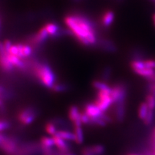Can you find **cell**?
I'll use <instances>...</instances> for the list:
<instances>
[{
    "label": "cell",
    "mask_w": 155,
    "mask_h": 155,
    "mask_svg": "<svg viewBox=\"0 0 155 155\" xmlns=\"http://www.w3.org/2000/svg\"><path fill=\"white\" fill-rule=\"evenodd\" d=\"M7 53V52L6 51L5 48L3 43L0 42V56L6 54Z\"/></svg>",
    "instance_id": "33"
},
{
    "label": "cell",
    "mask_w": 155,
    "mask_h": 155,
    "mask_svg": "<svg viewBox=\"0 0 155 155\" xmlns=\"http://www.w3.org/2000/svg\"><path fill=\"white\" fill-rule=\"evenodd\" d=\"M52 138L54 140V146L57 148V150L63 154L70 153V147L69 145H67L65 140L56 135L52 136Z\"/></svg>",
    "instance_id": "5"
},
{
    "label": "cell",
    "mask_w": 155,
    "mask_h": 155,
    "mask_svg": "<svg viewBox=\"0 0 155 155\" xmlns=\"http://www.w3.org/2000/svg\"><path fill=\"white\" fill-rule=\"evenodd\" d=\"M84 112L90 117H101L104 113L95 104H87Z\"/></svg>",
    "instance_id": "7"
},
{
    "label": "cell",
    "mask_w": 155,
    "mask_h": 155,
    "mask_svg": "<svg viewBox=\"0 0 155 155\" xmlns=\"http://www.w3.org/2000/svg\"><path fill=\"white\" fill-rule=\"evenodd\" d=\"M36 77L45 87L52 89L55 82V75L51 67L45 64H38L34 67Z\"/></svg>",
    "instance_id": "1"
},
{
    "label": "cell",
    "mask_w": 155,
    "mask_h": 155,
    "mask_svg": "<svg viewBox=\"0 0 155 155\" xmlns=\"http://www.w3.org/2000/svg\"><path fill=\"white\" fill-rule=\"evenodd\" d=\"M93 86L94 88L98 89V91H109L111 90V88L109 85L105 84V82L99 81V80H95L93 82Z\"/></svg>",
    "instance_id": "17"
},
{
    "label": "cell",
    "mask_w": 155,
    "mask_h": 155,
    "mask_svg": "<svg viewBox=\"0 0 155 155\" xmlns=\"http://www.w3.org/2000/svg\"><path fill=\"white\" fill-rule=\"evenodd\" d=\"M153 21H154V25H155V14L153 16Z\"/></svg>",
    "instance_id": "38"
},
{
    "label": "cell",
    "mask_w": 155,
    "mask_h": 155,
    "mask_svg": "<svg viewBox=\"0 0 155 155\" xmlns=\"http://www.w3.org/2000/svg\"><path fill=\"white\" fill-rule=\"evenodd\" d=\"M91 153L93 155H101L105 151V148L101 145H96L93 146L89 147Z\"/></svg>",
    "instance_id": "20"
},
{
    "label": "cell",
    "mask_w": 155,
    "mask_h": 155,
    "mask_svg": "<svg viewBox=\"0 0 155 155\" xmlns=\"http://www.w3.org/2000/svg\"><path fill=\"white\" fill-rule=\"evenodd\" d=\"M75 135V142L78 144H81L84 141V134L83 129L81 128V126H78L74 127V132Z\"/></svg>",
    "instance_id": "14"
},
{
    "label": "cell",
    "mask_w": 155,
    "mask_h": 155,
    "mask_svg": "<svg viewBox=\"0 0 155 155\" xmlns=\"http://www.w3.org/2000/svg\"><path fill=\"white\" fill-rule=\"evenodd\" d=\"M57 137H59L65 140V141H74L75 142V135L74 133H71L69 130H58L56 134H55Z\"/></svg>",
    "instance_id": "11"
},
{
    "label": "cell",
    "mask_w": 155,
    "mask_h": 155,
    "mask_svg": "<svg viewBox=\"0 0 155 155\" xmlns=\"http://www.w3.org/2000/svg\"><path fill=\"white\" fill-rule=\"evenodd\" d=\"M149 110L148 105L146 102H142L140 104L138 109V117L140 119L144 120L147 115Z\"/></svg>",
    "instance_id": "15"
},
{
    "label": "cell",
    "mask_w": 155,
    "mask_h": 155,
    "mask_svg": "<svg viewBox=\"0 0 155 155\" xmlns=\"http://www.w3.org/2000/svg\"><path fill=\"white\" fill-rule=\"evenodd\" d=\"M36 118V111L31 107L21 110L18 114V119L23 125L32 124Z\"/></svg>",
    "instance_id": "3"
},
{
    "label": "cell",
    "mask_w": 155,
    "mask_h": 155,
    "mask_svg": "<svg viewBox=\"0 0 155 155\" xmlns=\"http://www.w3.org/2000/svg\"><path fill=\"white\" fill-rule=\"evenodd\" d=\"M145 65L147 68H150V69H155V60H149L145 61Z\"/></svg>",
    "instance_id": "30"
},
{
    "label": "cell",
    "mask_w": 155,
    "mask_h": 155,
    "mask_svg": "<svg viewBox=\"0 0 155 155\" xmlns=\"http://www.w3.org/2000/svg\"><path fill=\"white\" fill-rule=\"evenodd\" d=\"M153 143L155 146V129L153 130Z\"/></svg>",
    "instance_id": "35"
},
{
    "label": "cell",
    "mask_w": 155,
    "mask_h": 155,
    "mask_svg": "<svg viewBox=\"0 0 155 155\" xmlns=\"http://www.w3.org/2000/svg\"><path fill=\"white\" fill-rule=\"evenodd\" d=\"M149 109L154 110L155 109V96L151 94H149L146 96V101Z\"/></svg>",
    "instance_id": "22"
},
{
    "label": "cell",
    "mask_w": 155,
    "mask_h": 155,
    "mask_svg": "<svg viewBox=\"0 0 155 155\" xmlns=\"http://www.w3.org/2000/svg\"><path fill=\"white\" fill-rule=\"evenodd\" d=\"M51 89L54 92L61 93V92H64L67 89V86L64 84H54Z\"/></svg>",
    "instance_id": "24"
},
{
    "label": "cell",
    "mask_w": 155,
    "mask_h": 155,
    "mask_svg": "<svg viewBox=\"0 0 155 155\" xmlns=\"http://www.w3.org/2000/svg\"><path fill=\"white\" fill-rule=\"evenodd\" d=\"M23 52L25 58L29 57L32 53V48L28 45H23Z\"/></svg>",
    "instance_id": "25"
},
{
    "label": "cell",
    "mask_w": 155,
    "mask_h": 155,
    "mask_svg": "<svg viewBox=\"0 0 155 155\" xmlns=\"http://www.w3.org/2000/svg\"><path fill=\"white\" fill-rule=\"evenodd\" d=\"M5 137H6V136H5V135H3V134L0 133V143H1L3 141V140L5 138Z\"/></svg>",
    "instance_id": "34"
},
{
    "label": "cell",
    "mask_w": 155,
    "mask_h": 155,
    "mask_svg": "<svg viewBox=\"0 0 155 155\" xmlns=\"http://www.w3.org/2000/svg\"><path fill=\"white\" fill-rule=\"evenodd\" d=\"M19 145L16 138L6 137L0 143V149L6 155H14L16 153Z\"/></svg>",
    "instance_id": "2"
},
{
    "label": "cell",
    "mask_w": 155,
    "mask_h": 155,
    "mask_svg": "<svg viewBox=\"0 0 155 155\" xmlns=\"http://www.w3.org/2000/svg\"><path fill=\"white\" fill-rule=\"evenodd\" d=\"M48 36L49 35L44 26L41 27L35 35L31 37L30 42L35 46H41L47 41Z\"/></svg>",
    "instance_id": "4"
},
{
    "label": "cell",
    "mask_w": 155,
    "mask_h": 155,
    "mask_svg": "<svg viewBox=\"0 0 155 155\" xmlns=\"http://www.w3.org/2000/svg\"><path fill=\"white\" fill-rule=\"evenodd\" d=\"M61 155H75V154H72V153H66V154H61Z\"/></svg>",
    "instance_id": "37"
},
{
    "label": "cell",
    "mask_w": 155,
    "mask_h": 155,
    "mask_svg": "<svg viewBox=\"0 0 155 155\" xmlns=\"http://www.w3.org/2000/svg\"><path fill=\"white\" fill-rule=\"evenodd\" d=\"M114 19V13L112 11H105L102 17H101V21L102 25L105 27H109L111 25Z\"/></svg>",
    "instance_id": "9"
},
{
    "label": "cell",
    "mask_w": 155,
    "mask_h": 155,
    "mask_svg": "<svg viewBox=\"0 0 155 155\" xmlns=\"http://www.w3.org/2000/svg\"><path fill=\"white\" fill-rule=\"evenodd\" d=\"M80 120L83 124H90V116L87 115L85 112L80 113Z\"/></svg>",
    "instance_id": "26"
},
{
    "label": "cell",
    "mask_w": 155,
    "mask_h": 155,
    "mask_svg": "<svg viewBox=\"0 0 155 155\" xmlns=\"http://www.w3.org/2000/svg\"><path fill=\"white\" fill-rule=\"evenodd\" d=\"M80 113L78 108L76 106H72L69 110V118L74 124V127L81 126L82 123L80 120Z\"/></svg>",
    "instance_id": "6"
},
{
    "label": "cell",
    "mask_w": 155,
    "mask_h": 155,
    "mask_svg": "<svg viewBox=\"0 0 155 155\" xmlns=\"http://www.w3.org/2000/svg\"><path fill=\"white\" fill-rule=\"evenodd\" d=\"M151 84H153V85L155 87V83H151Z\"/></svg>",
    "instance_id": "39"
},
{
    "label": "cell",
    "mask_w": 155,
    "mask_h": 155,
    "mask_svg": "<svg viewBox=\"0 0 155 155\" xmlns=\"http://www.w3.org/2000/svg\"><path fill=\"white\" fill-rule=\"evenodd\" d=\"M154 110H149V112L147 113V115L146 116V118L143 120L144 124L147 125H151L153 122V120H154Z\"/></svg>",
    "instance_id": "23"
},
{
    "label": "cell",
    "mask_w": 155,
    "mask_h": 155,
    "mask_svg": "<svg viewBox=\"0 0 155 155\" xmlns=\"http://www.w3.org/2000/svg\"><path fill=\"white\" fill-rule=\"evenodd\" d=\"M8 53L10 54L16 56L19 58V50H18L17 45H12V47L10 48V49H9Z\"/></svg>",
    "instance_id": "27"
},
{
    "label": "cell",
    "mask_w": 155,
    "mask_h": 155,
    "mask_svg": "<svg viewBox=\"0 0 155 155\" xmlns=\"http://www.w3.org/2000/svg\"><path fill=\"white\" fill-rule=\"evenodd\" d=\"M116 107V118L118 122H122L125 114V101H118Z\"/></svg>",
    "instance_id": "8"
},
{
    "label": "cell",
    "mask_w": 155,
    "mask_h": 155,
    "mask_svg": "<svg viewBox=\"0 0 155 155\" xmlns=\"http://www.w3.org/2000/svg\"><path fill=\"white\" fill-rule=\"evenodd\" d=\"M45 129L46 132L48 134L51 135L52 137V136H54L56 134L57 131H58L56 125L54 124H53L52 122H48V123H47V124L45 125Z\"/></svg>",
    "instance_id": "21"
},
{
    "label": "cell",
    "mask_w": 155,
    "mask_h": 155,
    "mask_svg": "<svg viewBox=\"0 0 155 155\" xmlns=\"http://www.w3.org/2000/svg\"><path fill=\"white\" fill-rule=\"evenodd\" d=\"M8 93H7L6 89L3 86L0 85V99L4 100L8 98Z\"/></svg>",
    "instance_id": "28"
},
{
    "label": "cell",
    "mask_w": 155,
    "mask_h": 155,
    "mask_svg": "<svg viewBox=\"0 0 155 155\" xmlns=\"http://www.w3.org/2000/svg\"><path fill=\"white\" fill-rule=\"evenodd\" d=\"M110 74H111V71L110 69V68H106L104 71L103 78L104 80H108L109 78Z\"/></svg>",
    "instance_id": "31"
},
{
    "label": "cell",
    "mask_w": 155,
    "mask_h": 155,
    "mask_svg": "<svg viewBox=\"0 0 155 155\" xmlns=\"http://www.w3.org/2000/svg\"><path fill=\"white\" fill-rule=\"evenodd\" d=\"M7 54L8 52L6 54L0 56V67H1L4 71L9 72L14 70V67L8 60Z\"/></svg>",
    "instance_id": "10"
},
{
    "label": "cell",
    "mask_w": 155,
    "mask_h": 155,
    "mask_svg": "<svg viewBox=\"0 0 155 155\" xmlns=\"http://www.w3.org/2000/svg\"><path fill=\"white\" fill-rule=\"evenodd\" d=\"M40 146L42 149H51L54 146V140L52 137H43L40 140Z\"/></svg>",
    "instance_id": "12"
},
{
    "label": "cell",
    "mask_w": 155,
    "mask_h": 155,
    "mask_svg": "<svg viewBox=\"0 0 155 155\" xmlns=\"http://www.w3.org/2000/svg\"><path fill=\"white\" fill-rule=\"evenodd\" d=\"M47 31L48 32V35L51 36H56L59 35L60 29L56 24L53 23H48L45 25Z\"/></svg>",
    "instance_id": "13"
},
{
    "label": "cell",
    "mask_w": 155,
    "mask_h": 155,
    "mask_svg": "<svg viewBox=\"0 0 155 155\" xmlns=\"http://www.w3.org/2000/svg\"><path fill=\"white\" fill-rule=\"evenodd\" d=\"M4 105V102L2 99H0V107H2Z\"/></svg>",
    "instance_id": "36"
},
{
    "label": "cell",
    "mask_w": 155,
    "mask_h": 155,
    "mask_svg": "<svg viewBox=\"0 0 155 155\" xmlns=\"http://www.w3.org/2000/svg\"><path fill=\"white\" fill-rule=\"evenodd\" d=\"M10 127V124L6 121H0V132L7 130Z\"/></svg>",
    "instance_id": "29"
},
{
    "label": "cell",
    "mask_w": 155,
    "mask_h": 155,
    "mask_svg": "<svg viewBox=\"0 0 155 155\" xmlns=\"http://www.w3.org/2000/svg\"><path fill=\"white\" fill-rule=\"evenodd\" d=\"M3 45H4L5 48V50H6V51L7 52H8L10 48H11L12 47V42L10 41V40H5V41L3 42Z\"/></svg>",
    "instance_id": "32"
},
{
    "label": "cell",
    "mask_w": 155,
    "mask_h": 155,
    "mask_svg": "<svg viewBox=\"0 0 155 155\" xmlns=\"http://www.w3.org/2000/svg\"><path fill=\"white\" fill-rule=\"evenodd\" d=\"M130 67L132 68L133 71L136 70L142 69H144V68H147L145 64V61H142L139 60H134L130 63Z\"/></svg>",
    "instance_id": "19"
},
{
    "label": "cell",
    "mask_w": 155,
    "mask_h": 155,
    "mask_svg": "<svg viewBox=\"0 0 155 155\" xmlns=\"http://www.w3.org/2000/svg\"><path fill=\"white\" fill-rule=\"evenodd\" d=\"M101 46L104 49L109 52H115L116 51V47L114 44V43L109 40H104L101 41Z\"/></svg>",
    "instance_id": "18"
},
{
    "label": "cell",
    "mask_w": 155,
    "mask_h": 155,
    "mask_svg": "<svg viewBox=\"0 0 155 155\" xmlns=\"http://www.w3.org/2000/svg\"><path fill=\"white\" fill-rule=\"evenodd\" d=\"M134 72L136 74L143 76L146 78H148L155 74V71L153 69H150V68H144L142 69L134 71Z\"/></svg>",
    "instance_id": "16"
}]
</instances>
